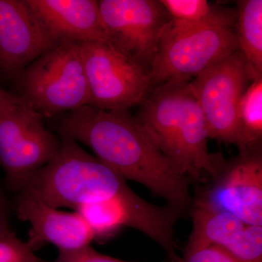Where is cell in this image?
Listing matches in <instances>:
<instances>
[{"mask_svg":"<svg viewBox=\"0 0 262 262\" xmlns=\"http://www.w3.org/2000/svg\"><path fill=\"white\" fill-rule=\"evenodd\" d=\"M59 133L87 146L100 161L169 206L185 212L192 204L190 179L173 168L128 110L82 106L62 117Z\"/></svg>","mask_w":262,"mask_h":262,"instance_id":"cell-1","label":"cell"},{"mask_svg":"<svg viewBox=\"0 0 262 262\" xmlns=\"http://www.w3.org/2000/svg\"><path fill=\"white\" fill-rule=\"evenodd\" d=\"M190 81L171 80L151 90L135 117L174 168L191 181L215 179L223 160L210 154L206 120Z\"/></svg>","mask_w":262,"mask_h":262,"instance_id":"cell-2","label":"cell"},{"mask_svg":"<svg viewBox=\"0 0 262 262\" xmlns=\"http://www.w3.org/2000/svg\"><path fill=\"white\" fill-rule=\"evenodd\" d=\"M15 96L43 117L88 106L89 83L80 43L43 53L13 79Z\"/></svg>","mask_w":262,"mask_h":262,"instance_id":"cell-3","label":"cell"},{"mask_svg":"<svg viewBox=\"0 0 262 262\" xmlns=\"http://www.w3.org/2000/svg\"><path fill=\"white\" fill-rule=\"evenodd\" d=\"M261 77L237 50L190 81L209 138L234 144L239 152L248 150L239 125V103L250 84Z\"/></svg>","mask_w":262,"mask_h":262,"instance_id":"cell-4","label":"cell"},{"mask_svg":"<svg viewBox=\"0 0 262 262\" xmlns=\"http://www.w3.org/2000/svg\"><path fill=\"white\" fill-rule=\"evenodd\" d=\"M42 119L21 100L0 104V167L16 192L24 190L59 149L60 138L45 127Z\"/></svg>","mask_w":262,"mask_h":262,"instance_id":"cell-5","label":"cell"},{"mask_svg":"<svg viewBox=\"0 0 262 262\" xmlns=\"http://www.w3.org/2000/svg\"><path fill=\"white\" fill-rule=\"evenodd\" d=\"M237 50L234 27L177 31L167 25L149 68L151 89L171 80L191 81Z\"/></svg>","mask_w":262,"mask_h":262,"instance_id":"cell-6","label":"cell"},{"mask_svg":"<svg viewBox=\"0 0 262 262\" xmlns=\"http://www.w3.org/2000/svg\"><path fill=\"white\" fill-rule=\"evenodd\" d=\"M80 44L89 87L88 106L128 110L143 103L151 91L147 69L107 41Z\"/></svg>","mask_w":262,"mask_h":262,"instance_id":"cell-7","label":"cell"},{"mask_svg":"<svg viewBox=\"0 0 262 262\" xmlns=\"http://www.w3.org/2000/svg\"><path fill=\"white\" fill-rule=\"evenodd\" d=\"M98 5L107 42L149 72L171 20L160 0H101Z\"/></svg>","mask_w":262,"mask_h":262,"instance_id":"cell-8","label":"cell"},{"mask_svg":"<svg viewBox=\"0 0 262 262\" xmlns=\"http://www.w3.org/2000/svg\"><path fill=\"white\" fill-rule=\"evenodd\" d=\"M214 180L194 204L227 212L246 225L262 227L261 149L241 151L234 161L224 162Z\"/></svg>","mask_w":262,"mask_h":262,"instance_id":"cell-9","label":"cell"},{"mask_svg":"<svg viewBox=\"0 0 262 262\" xmlns=\"http://www.w3.org/2000/svg\"><path fill=\"white\" fill-rule=\"evenodd\" d=\"M54 48L25 0H0V74L13 80Z\"/></svg>","mask_w":262,"mask_h":262,"instance_id":"cell-10","label":"cell"},{"mask_svg":"<svg viewBox=\"0 0 262 262\" xmlns=\"http://www.w3.org/2000/svg\"><path fill=\"white\" fill-rule=\"evenodd\" d=\"M19 220L29 222L28 244L34 251L51 244L58 251H74L90 246L94 233L77 212L58 211L27 190L19 192L15 204Z\"/></svg>","mask_w":262,"mask_h":262,"instance_id":"cell-11","label":"cell"},{"mask_svg":"<svg viewBox=\"0 0 262 262\" xmlns=\"http://www.w3.org/2000/svg\"><path fill=\"white\" fill-rule=\"evenodd\" d=\"M39 27L56 47L107 41L96 0H25Z\"/></svg>","mask_w":262,"mask_h":262,"instance_id":"cell-12","label":"cell"},{"mask_svg":"<svg viewBox=\"0 0 262 262\" xmlns=\"http://www.w3.org/2000/svg\"><path fill=\"white\" fill-rule=\"evenodd\" d=\"M193 229L186 251L217 246L227 249L239 238L246 227L239 219L227 212L194 204Z\"/></svg>","mask_w":262,"mask_h":262,"instance_id":"cell-13","label":"cell"},{"mask_svg":"<svg viewBox=\"0 0 262 262\" xmlns=\"http://www.w3.org/2000/svg\"><path fill=\"white\" fill-rule=\"evenodd\" d=\"M171 20L169 28L189 30L201 27L233 28L237 8L213 5L206 0H160Z\"/></svg>","mask_w":262,"mask_h":262,"instance_id":"cell-14","label":"cell"},{"mask_svg":"<svg viewBox=\"0 0 262 262\" xmlns=\"http://www.w3.org/2000/svg\"><path fill=\"white\" fill-rule=\"evenodd\" d=\"M237 5L234 29L239 50L251 68L262 76V1L241 0Z\"/></svg>","mask_w":262,"mask_h":262,"instance_id":"cell-15","label":"cell"},{"mask_svg":"<svg viewBox=\"0 0 262 262\" xmlns=\"http://www.w3.org/2000/svg\"><path fill=\"white\" fill-rule=\"evenodd\" d=\"M239 125L248 150L261 149L262 139V77L250 84L241 98Z\"/></svg>","mask_w":262,"mask_h":262,"instance_id":"cell-16","label":"cell"},{"mask_svg":"<svg viewBox=\"0 0 262 262\" xmlns=\"http://www.w3.org/2000/svg\"><path fill=\"white\" fill-rule=\"evenodd\" d=\"M225 251L237 262H262V227L246 226L239 238Z\"/></svg>","mask_w":262,"mask_h":262,"instance_id":"cell-17","label":"cell"},{"mask_svg":"<svg viewBox=\"0 0 262 262\" xmlns=\"http://www.w3.org/2000/svg\"><path fill=\"white\" fill-rule=\"evenodd\" d=\"M8 227L0 229V262H46Z\"/></svg>","mask_w":262,"mask_h":262,"instance_id":"cell-18","label":"cell"},{"mask_svg":"<svg viewBox=\"0 0 262 262\" xmlns=\"http://www.w3.org/2000/svg\"><path fill=\"white\" fill-rule=\"evenodd\" d=\"M46 262H127L117 259L95 251L90 246L74 251H59L53 261Z\"/></svg>","mask_w":262,"mask_h":262,"instance_id":"cell-19","label":"cell"},{"mask_svg":"<svg viewBox=\"0 0 262 262\" xmlns=\"http://www.w3.org/2000/svg\"><path fill=\"white\" fill-rule=\"evenodd\" d=\"M182 262H237L228 252L217 246L185 251Z\"/></svg>","mask_w":262,"mask_h":262,"instance_id":"cell-20","label":"cell"},{"mask_svg":"<svg viewBox=\"0 0 262 262\" xmlns=\"http://www.w3.org/2000/svg\"><path fill=\"white\" fill-rule=\"evenodd\" d=\"M8 217H9V208L4 193L0 186V229L8 226Z\"/></svg>","mask_w":262,"mask_h":262,"instance_id":"cell-21","label":"cell"},{"mask_svg":"<svg viewBox=\"0 0 262 262\" xmlns=\"http://www.w3.org/2000/svg\"><path fill=\"white\" fill-rule=\"evenodd\" d=\"M20 101V98L15 95L10 94L0 88V104L8 102H15Z\"/></svg>","mask_w":262,"mask_h":262,"instance_id":"cell-22","label":"cell"}]
</instances>
